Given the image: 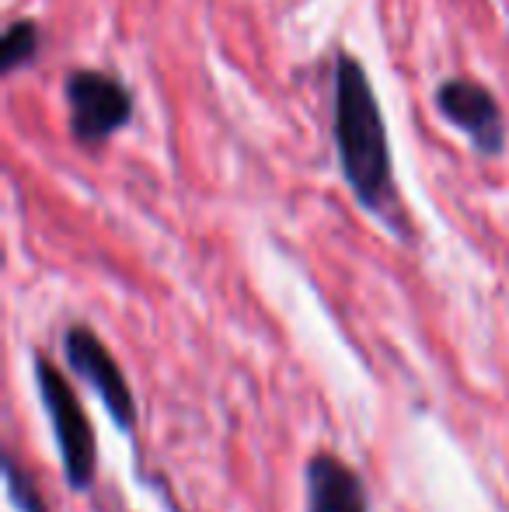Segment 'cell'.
Segmentation results:
<instances>
[{
  "label": "cell",
  "instance_id": "6da1fadb",
  "mask_svg": "<svg viewBox=\"0 0 509 512\" xmlns=\"http://www.w3.org/2000/svg\"><path fill=\"white\" fill-rule=\"evenodd\" d=\"M332 133L342 178L353 189L356 203L370 209L387 227L408 234L391 175V147H387L381 105H377L367 67L353 53H339V60H335Z\"/></svg>",
  "mask_w": 509,
  "mask_h": 512
},
{
  "label": "cell",
  "instance_id": "7a4b0ae2",
  "mask_svg": "<svg viewBox=\"0 0 509 512\" xmlns=\"http://www.w3.org/2000/svg\"><path fill=\"white\" fill-rule=\"evenodd\" d=\"M35 391H39L42 411H46L49 425H53L56 450H60L63 478H67L70 492H91L98 474V443L91 418L84 415L81 398L74 394L70 380L49 363L46 356H35Z\"/></svg>",
  "mask_w": 509,
  "mask_h": 512
},
{
  "label": "cell",
  "instance_id": "3957f363",
  "mask_svg": "<svg viewBox=\"0 0 509 512\" xmlns=\"http://www.w3.org/2000/svg\"><path fill=\"white\" fill-rule=\"evenodd\" d=\"M63 88L77 147H102L133 119V95L119 77L102 70H70Z\"/></svg>",
  "mask_w": 509,
  "mask_h": 512
},
{
  "label": "cell",
  "instance_id": "277c9868",
  "mask_svg": "<svg viewBox=\"0 0 509 512\" xmlns=\"http://www.w3.org/2000/svg\"><path fill=\"white\" fill-rule=\"evenodd\" d=\"M63 356L77 380L91 387L102 401V408L112 415V422L123 432L136 429V398L126 384L123 366L112 359V352L105 349V342L88 328V324H74L63 335Z\"/></svg>",
  "mask_w": 509,
  "mask_h": 512
},
{
  "label": "cell",
  "instance_id": "5b68a950",
  "mask_svg": "<svg viewBox=\"0 0 509 512\" xmlns=\"http://www.w3.org/2000/svg\"><path fill=\"white\" fill-rule=\"evenodd\" d=\"M436 112L461 129L482 157H499L506 150V119L496 95L468 77H450L436 88Z\"/></svg>",
  "mask_w": 509,
  "mask_h": 512
},
{
  "label": "cell",
  "instance_id": "8992f818",
  "mask_svg": "<svg viewBox=\"0 0 509 512\" xmlns=\"http://www.w3.org/2000/svg\"><path fill=\"white\" fill-rule=\"evenodd\" d=\"M307 512H370L363 478L332 453H318L304 467Z\"/></svg>",
  "mask_w": 509,
  "mask_h": 512
},
{
  "label": "cell",
  "instance_id": "52a82bcc",
  "mask_svg": "<svg viewBox=\"0 0 509 512\" xmlns=\"http://www.w3.org/2000/svg\"><path fill=\"white\" fill-rule=\"evenodd\" d=\"M39 25L32 18H21V21H11L4 32V46H0V70L4 74H14V70L28 67L35 63L39 56Z\"/></svg>",
  "mask_w": 509,
  "mask_h": 512
},
{
  "label": "cell",
  "instance_id": "ba28073f",
  "mask_svg": "<svg viewBox=\"0 0 509 512\" xmlns=\"http://www.w3.org/2000/svg\"><path fill=\"white\" fill-rule=\"evenodd\" d=\"M4 488H7V499H11V506L18 512H46V502H42L35 481L21 471L14 457H4Z\"/></svg>",
  "mask_w": 509,
  "mask_h": 512
}]
</instances>
